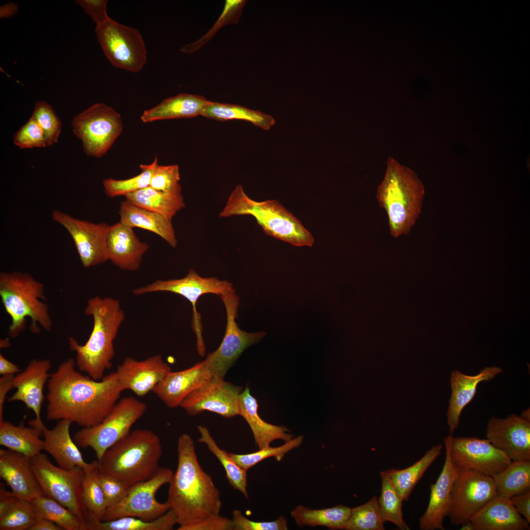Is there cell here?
I'll use <instances>...</instances> for the list:
<instances>
[{"mask_svg": "<svg viewBox=\"0 0 530 530\" xmlns=\"http://www.w3.org/2000/svg\"><path fill=\"white\" fill-rule=\"evenodd\" d=\"M178 524L174 512L170 509L159 518L147 521L133 517H123L107 521L89 518L86 530H171Z\"/></svg>", "mask_w": 530, "mask_h": 530, "instance_id": "74e56055", "label": "cell"}, {"mask_svg": "<svg viewBox=\"0 0 530 530\" xmlns=\"http://www.w3.org/2000/svg\"><path fill=\"white\" fill-rule=\"evenodd\" d=\"M233 288L232 284L227 280L216 277H203L195 270L190 269L182 278L167 280H157L145 286L135 289L132 292L135 295L158 292H169L180 294L186 298L193 307L192 328L197 338V349L203 356L206 349L202 335V324L200 314L196 310V303L203 294L213 293L220 296Z\"/></svg>", "mask_w": 530, "mask_h": 530, "instance_id": "4fadbf2b", "label": "cell"}, {"mask_svg": "<svg viewBox=\"0 0 530 530\" xmlns=\"http://www.w3.org/2000/svg\"><path fill=\"white\" fill-rule=\"evenodd\" d=\"M442 448L441 444L433 446L419 460L407 468H391L385 471L403 501L408 500L425 471L440 455Z\"/></svg>", "mask_w": 530, "mask_h": 530, "instance_id": "e575fe53", "label": "cell"}, {"mask_svg": "<svg viewBox=\"0 0 530 530\" xmlns=\"http://www.w3.org/2000/svg\"><path fill=\"white\" fill-rule=\"evenodd\" d=\"M0 477L17 497L31 501L43 494L30 458L7 449H0Z\"/></svg>", "mask_w": 530, "mask_h": 530, "instance_id": "cb8c5ba5", "label": "cell"}, {"mask_svg": "<svg viewBox=\"0 0 530 530\" xmlns=\"http://www.w3.org/2000/svg\"><path fill=\"white\" fill-rule=\"evenodd\" d=\"M497 495L510 499L530 491V461H512L492 477Z\"/></svg>", "mask_w": 530, "mask_h": 530, "instance_id": "8d00e7d4", "label": "cell"}, {"mask_svg": "<svg viewBox=\"0 0 530 530\" xmlns=\"http://www.w3.org/2000/svg\"><path fill=\"white\" fill-rule=\"evenodd\" d=\"M380 476L382 487L378 502L385 522H392L402 530H410L403 519L402 498L386 472H381Z\"/></svg>", "mask_w": 530, "mask_h": 530, "instance_id": "60d3db41", "label": "cell"}, {"mask_svg": "<svg viewBox=\"0 0 530 530\" xmlns=\"http://www.w3.org/2000/svg\"><path fill=\"white\" fill-rule=\"evenodd\" d=\"M52 217L72 237L84 267L109 260L107 237L110 226L105 222L94 223L80 220L57 210L53 211Z\"/></svg>", "mask_w": 530, "mask_h": 530, "instance_id": "2e32d148", "label": "cell"}, {"mask_svg": "<svg viewBox=\"0 0 530 530\" xmlns=\"http://www.w3.org/2000/svg\"><path fill=\"white\" fill-rule=\"evenodd\" d=\"M76 366L70 358L51 373L47 419H68L82 427L94 426L109 414L123 391L115 371L97 380L77 371Z\"/></svg>", "mask_w": 530, "mask_h": 530, "instance_id": "6da1fadb", "label": "cell"}, {"mask_svg": "<svg viewBox=\"0 0 530 530\" xmlns=\"http://www.w3.org/2000/svg\"><path fill=\"white\" fill-rule=\"evenodd\" d=\"M119 214L120 222L124 225L148 230L160 236L171 247H176L177 240L172 220L126 200L121 203Z\"/></svg>", "mask_w": 530, "mask_h": 530, "instance_id": "4dcf8cb0", "label": "cell"}, {"mask_svg": "<svg viewBox=\"0 0 530 530\" xmlns=\"http://www.w3.org/2000/svg\"><path fill=\"white\" fill-rule=\"evenodd\" d=\"M303 436L300 435L286 442L285 444L278 447L268 446L259 450L247 454H236L228 453L229 456L239 467L247 471L258 463L265 459L273 457L280 461L290 450L298 448L302 444Z\"/></svg>", "mask_w": 530, "mask_h": 530, "instance_id": "f6af8a7d", "label": "cell"}, {"mask_svg": "<svg viewBox=\"0 0 530 530\" xmlns=\"http://www.w3.org/2000/svg\"><path fill=\"white\" fill-rule=\"evenodd\" d=\"M107 507L121 502L127 496L129 487L118 479L106 475L97 474Z\"/></svg>", "mask_w": 530, "mask_h": 530, "instance_id": "f5cc1de1", "label": "cell"}, {"mask_svg": "<svg viewBox=\"0 0 530 530\" xmlns=\"http://www.w3.org/2000/svg\"><path fill=\"white\" fill-rule=\"evenodd\" d=\"M171 371L159 355L142 361L126 358L115 373L123 391L130 390L138 397L147 395Z\"/></svg>", "mask_w": 530, "mask_h": 530, "instance_id": "7402d4cb", "label": "cell"}, {"mask_svg": "<svg viewBox=\"0 0 530 530\" xmlns=\"http://www.w3.org/2000/svg\"><path fill=\"white\" fill-rule=\"evenodd\" d=\"M72 424L69 420L62 419L52 429L45 426L43 429L44 450L50 453L63 469L71 470L78 466L85 472L89 471L99 465V461L87 463L83 460L78 445L70 435Z\"/></svg>", "mask_w": 530, "mask_h": 530, "instance_id": "d4e9b609", "label": "cell"}, {"mask_svg": "<svg viewBox=\"0 0 530 530\" xmlns=\"http://www.w3.org/2000/svg\"><path fill=\"white\" fill-rule=\"evenodd\" d=\"M385 521L378 499L373 496L366 504L351 508L346 530H383Z\"/></svg>", "mask_w": 530, "mask_h": 530, "instance_id": "7bdbcfd3", "label": "cell"}, {"mask_svg": "<svg viewBox=\"0 0 530 530\" xmlns=\"http://www.w3.org/2000/svg\"><path fill=\"white\" fill-rule=\"evenodd\" d=\"M197 429L201 435L198 441L205 444L209 450L218 459L225 470L230 484L248 499L247 471L236 464L228 452L219 448L207 428L198 425Z\"/></svg>", "mask_w": 530, "mask_h": 530, "instance_id": "ab89813d", "label": "cell"}, {"mask_svg": "<svg viewBox=\"0 0 530 530\" xmlns=\"http://www.w3.org/2000/svg\"><path fill=\"white\" fill-rule=\"evenodd\" d=\"M37 516L47 519L65 530H86V526L71 510L42 494L30 501Z\"/></svg>", "mask_w": 530, "mask_h": 530, "instance_id": "f35d334b", "label": "cell"}, {"mask_svg": "<svg viewBox=\"0 0 530 530\" xmlns=\"http://www.w3.org/2000/svg\"><path fill=\"white\" fill-rule=\"evenodd\" d=\"M462 530H474L473 525L471 522H468L461 525Z\"/></svg>", "mask_w": 530, "mask_h": 530, "instance_id": "03108f58", "label": "cell"}, {"mask_svg": "<svg viewBox=\"0 0 530 530\" xmlns=\"http://www.w3.org/2000/svg\"><path fill=\"white\" fill-rule=\"evenodd\" d=\"M95 32L104 53L115 67L140 72L147 62V51L140 32L109 18L97 25Z\"/></svg>", "mask_w": 530, "mask_h": 530, "instance_id": "8fae6325", "label": "cell"}, {"mask_svg": "<svg viewBox=\"0 0 530 530\" xmlns=\"http://www.w3.org/2000/svg\"><path fill=\"white\" fill-rule=\"evenodd\" d=\"M202 116L220 121L241 120L252 123L265 130H268L275 123L274 119L268 114L238 105L214 102L205 108Z\"/></svg>", "mask_w": 530, "mask_h": 530, "instance_id": "d590c367", "label": "cell"}, {"mask_svg": "<svg viewBox=\"0 0 530 530\" xmlns=\"http://www.w3.org/2000/svg\"><path fill=\"white\" fill-rule=\"evenodd\" d=\"M11 492L5 489L3 484L0 482V517L5 515L19 500Z\"/></svg>", "mask_w": 530, "mask_h": 530, "instance_id": "6f0895ef", "label": "cell"}, {"mask_svg": "<svg viewBox=\"0 0 530 530\" xmlns=\"http://www.w3.org/2000/svg\"><path fill=\"white\" fill-rule=\"evenodd\" d=\"M76 2L82 7L96 26L104 23L109 18L106 11L107 0H77Z\"/></svg>", "mask_w": 530, "mask_h": 530, "instance_id": "11a10c76", "label": "cell"}, {"mask_svg": "<svg viewBox=\"0 0 530 530\" xmlns=\"http://www.w3.org/2000/svg\"><path fill=\"white\" fill-rule=\"evenodd\" d=\"M84 314L93 319L90 337L84 345L70 337L69 347L76 353V364L79 371L99 380L111 367L115 355L113 342L125 319V313L118 300L96 296L88 300Z\"/></svg>", "mask_w": 530, "mask_h": 530, "instance_id": "3957f363", "label": "cell"}, {"mask_svg": "<svg viewBox=\"0 0 530 530\" xmlns=\"http://www.w3.org/2000/svg\"><path fill=\"white\" fill-rule=\"evenodd\" d=\"M246 1L243 0H226L223 12L213 27L198 40L183 46L181 51L186 53H192L211 40L218 28L229 23H238Z\"/></svg>", "mask_w": 530, "mask_h": 530, "instance_id": "bcb514c9", "label": "cell"}, {"mask_svg": "<svg viewBox=\"0 0 530 530\" xmlns=\"http://www.w3.org/2000/svg\"><path fill=\"white\" fill-rule=\"evenodd\" d=\"M182 189L172 193L158 191L147 186L125 196L135 205L158 212L172 220L185 207Z\"/></svg>", "mask_w": 530, "mask_h": 530, "instance_id": "d6a6232c", "label": "cell"}, {"mask_svg": "<svg viewBox=\"0 0 530 530\" xmlns=\"http://www.w3.org/2000/svg\"><path fill=\"white\" fill-rule=\"evenodd\" d=\"M31 117L42 129L47 146L56 143L61 131L62 124L52 106L46 101H36Z\"/></svg>", "mask_w": 530, "mask_h": 530, "instance_id": "7dc6e473", "label": "cell"}, {"mask_svg": "<svg viewBox=\"0 0 530 530\" xmlns=\"http://www.w3.org/2000/svg\"><path fill=\"white\" fill-rule=\"evenodd\" d=\"M258 406L257 399L246 387L239 396V415L248 423L259 449L270 446L276 439L286 442L293 438L292 435L286 433L290 430L285 426L273 425L262 419L258 413Z\"/></svg>", "mask_w": 530, "mask_h": 530, "instance_id": "f1b7e54d", "label": "cell"}, {"mask_svg": "<svg viewBox=\"0 0 530 530\" xmlns=\"http://www.w3.org/2000/svg\"><path fill=\"white\" fill-rule=\"evenodd\" d=\"M149 248L146 242L139 239L133 228L120 221L110 226L107 237L109 260L119 268L137 270Z\"/></svg>", "mask_w": 530, "mask_h": 530, "instance_id": "484cf974", "label": "cell"}, {"mask_svg": "<svg viewBox=\"0 0 530 530\" xmlns=\"http://www.w3.org/2000/svg\"><path fill=\"white\" fill-rule=\"evenodd\" d=\"M0 296L12 322L8 336L17 338L26 328V318L31 319L29 327L33 334H39L38 323L50 332L53 322L46 300L44 286L30 274L19 271L0 273Z\"/></svg>", "mask_w": 530, "mask_h": 530, "instance_id": "8992f818", "label": "cell"}, {"mask_svg": "<svg viewBox=\"0 0 530 530\" xmlns=\"http://www.w3.org/2000/svg\"><path fill=\"white\" fill-rule=\"evenodd\" d=\"M424 194V186L415 172L389 157L376 196L387 213L392 237L409 234L421 212Z\"/></svg>", "mask_w": 530, "mask_h": 530, "instance_id": "5b68a950", "label": "cell"}, {"mask_svg": "<svg viewBox=\"0 0 530 530\" xmlns=\"http://www.w3.org/2000/svg\"><path fill=\"white\" fill-rule=\"evenodd\" d=\"M14 374H5L0 378V422L3 421V406L6 395L14 388Z\"/></svg>", "mask_w": 530, "mask_h": 530, "instance_id": "680465c9", "label": "cell"}, {"mask_svg": "<svg viewBox=\"0 0 530 530\" xmlns=\"http://www.w3.org/2000/svg\"><path fill=\"white\" fill-rule=\"evenodd\" d=\"M486 438L512 461H530V422L512 414L504 419L492 416L487 423Z\"/></svg>", "mask_w": 530, "mask_h": 530, "instance_id": "d6986e66", "label": "cell"}, {"mask_svg": "<svg viewBox=\"0 0 530 530\" xmlns=\"http://www.w3.org/2000/svg\"><path fill=\"white\" fill-rule=\"evenodd\" d=\"M212 377L205 360L187 369L169 371L152 391L167 407L173 408L179 406L187 396Z\"/></svg>", "mask_w": 530, "mask_h": 530, "instance_id": "603a6c76", "label": "cell"}, {"mask_svg": "<svg viewBox=\"0 0 530 530\" xmlns=\"http://www.w3.org/2000/svg\"><path fill=\"white\" fill-rule=\"evenodd\" d=\"M62 528L47 519L37 516L29 530H62Z\"/></svg>", "mask_w": 530, "mask_h": 530, "instance_id": "91938a15", "label": "cell"}, {"mask_svg": "<svg viewBox=\"0 0 530 530\" xmlns=\"http://www.w3.org/2000/svg\"><path fill=\"white\" fill-rule=\"evenodd\" d=\"M25 426L23 422L15 425L8 421L0 422V445L31 458L44 450L43 429Z\"/></svg>", "mask_w": 530, "mask_h": 530, "instance_id": "1f68e13d", "label": "cell"}, {"mask_svg": "<svg viewBox=\"0 0 530 530\" xmlns=\"http://www.w3.org/2000/svg\"><path fill=\"white\" fill-rule=\"evenodd\" d=\"M497 495L493 478L473 471L459 470L453 483L448 516L454 526L472 518Z\"/></svg>", "mask_w": 530, "mask_h": 530, "instance_id": "9a60e30c", "label": "cell"}, {"mask_svg": "<svg viewBox=\"0 0 530 530\" xmlns=\"http://www.w3.org/2000/svg\"><path fill=\"white\" fill-rule=\"evenodd\" d=\"M21 371V369L17 365L8 361L1 353L0 354V374L1 375L14 374Z\"/></svg>", "mask_w": 530, "mask_h": 530, "instance_id": "94428289", "label": "cell"}, {"mask_svg": "<svg viewBox=\"0 0 530 530\" xmlns=\"http://www.w3.org/2000/svg\"><path fill=\"white\" fill-rule=\"evenodd\" d=\"M226 311L227 324L223 340L218 348L209 353L205 359L212 377L224 379L229 369L247 347L257 344L265 336L264 331L248 333L240 329L236 318L239 299L233 288L219 296Z\"/></svg>", "mask_w": 530, "mask_h": 530, "instance_id": "7c38bea8", "label": "cell"}, {"mask_svg": "<svg viewBox=\"0 0 530 530\" xmlns=\"http://www.w3.org/2000/svg\"><path fill=\"white\" fill-rule=\"evenodd\" d=\"M502 372V370L496 366L486 367L472 376L457 370L451 372L450 379L451 394L447 414L450 434L452 435L458 427L461 413L474 397L478 384L492 380Z\"/></svg>", "mask_w": 530, "mask_h": 530, "instance_id": "4316f807", "label": "cell"}, {"mask_svg": "<svg viewBox=\"0 0 530 530\" xmlns=\"http://www.w3.org/2000/svg\"><path fill=\"white\" fill-rule=\"evenodd\" d=\"M52 367L49 359H34L30 360L26 368L13 379L16 391L8 398L9 402L20 401L32 410L35 419L29 421V425L43 429L45 427L41 418V410L44 398V386L50 376L49 371Z\"/></svg>", "mask_w": 530, "mask_h": 530, "instance_id": "44dd1931", "label": "cell"}, {"mask_svg": "<svg viewBox=\"0 0 530 530\" xmlns=\"http://www.w3.org/2000/svg\"><path fill=\"white\" fill-rule=\"evenodd\" d=\"M180 179L178 165L157 164L152 173L149 186L158 191L172 193L182 189Z\"/></svg>", "mask_w": 530, "mask_h": 530, "instance_id": "681fc988", "label": "cell"}, {"mask_svg": "<svg viewBox=\"0 0 530 530\" xmlns=\"http://www.w3.org/2000/svg\"><path fill=\"white\" fill-rule=\"evenodd\" d=\"M30 461L43 494L71 510L86 526L88 513L82 496L85 471L78 466L71 470L56 466L41 452Z\"/></svg>", "mask_w": 530, "mask_h": 530, "instance_id": "ba28073f", "label": "cell"}, {"mask_svg": "<svg viewBox=\"0 0 530 530\" xmlns=\"http://www.w3.org/2000/svg\"><path fill=\"white\" fill-rule=\"evenodd\" d=\"M521 416L527 421L530 422V409H527L523 410Z\"/></svg>", "mask_w": 530, "mask_h": 530, "instance_id": "be15d7a7", "label": "cell"}, {"mask_svg": "<svg viewBox=\"0 0 530 530\" xmlns=\"http://www.w3.org/2000/svg\"><path fill=\"white\" fill-rule=\"evenodd\" d=\"M178 464L169 482L166 502L180 526L220 513L222 501L212 477L198 462L195 446L189 435L178 438Z\"/></svg>", "mask_w": 530, "mask_h": 530, "instance_id": "7a4b0ae2", "label": "cell"}, {"mask_svg": "<svg viewBox=\"0 0 530 530\" xmlns=\"http://www.w3.org/2000/svg\"><path fill=\"white\" fill-rule=\"evenodd\" d=\"M37 516L30 501L19 499L5 515L0 517V530H29Z\"/></svg>", "mask_w": 530, "mask_h": 530, "instance_id": "c3c4849f", "label": "cell"}, {"mask_svg": "<svg viewBox=\"0 0 530 530\" xmlns=\"http://www.w3.org/2000/svg\"><path fill=\"white\" fill-rule=\"evenodd\" d=\"M14 144L21 149L44 148L47 146L45 135L31 116L14 135Z\"/></svg>", "mask_w": 530, "mask_h": 530, "instance_id": "f907efd6", "label": "cell"}, {"mask_svg": "<svg viewBox=\"0 0 530 530\" xmlns=\"http://www.w3.org/2000/svg\"><path fill=\"white\" fill-rule=\"evenodd\" d=\"M99 465L85 472L82 482V500L88 518L102 521L107 508L105 495L98 482Z\"/></svg>", "mask_w": 530, "mask_h": 530, "instance_id": "b9f144b4", "label": "cell"}, {"mask_svg": "<svg viewBox=\"0 0 530 530\" xmlns=\"http://www.w3.org/2000/svg\"><path fill=\"white\" fill-rule=\"evenodd\" d=\"M252 215L266 234L295 246H312L314 238L301 222L278 201L258 202L237 185L229 197L220 217Z\"/></svg>", "mask_w": 530, "mask_h": 530, "instance_id": "52a82bcc", "label": "cell"}, {"mask_svg": "<svg viewBox=\"0 0 530 530\" xmlns=\"http://www.w3.org/2000/svg\"><path fill=\"white\" fill-rule=\"evenodd\" d=\"M161 455L158 435L150 430L134 429L106 450L98 460L99 473L130 487L155 475Z\"/></svg>", "mask_w": 530, "mask_h": 530, "instance_id": "277c9868", "label": "cell"}, {"mask_svg": "<svg viewBox=\"0 0 530 530\" xmlns=\"http://www.w3.org/2000/svg\"><path fill=\"white\" fill-rule=\"evenodd\" d=\"M157 164L158 157L156 156L151 163L139 165L141 172L136 176L124 180L104 179L102 183L106 194L110 197L126 196L149 186L152 173Z\"/></svg>", "mask_w": 530, "mask_h": 530, "instance_id": "ee69618b", "label": "cell"}, {"mask_svg": "<svg viewBox=\"0 0 530 530\" xmlns=\"http://www.w3.org/2000/svg\"><path fill=\"white\" fill-rule=\"evenodd\" d=\"M211 102L202 96L180 93L167 98L155 106L144 110L140 119L143 123H149L202 116L205 108Z\"/></svg>", "mask_w": 530, "mask_h": 530, "instance_id": "f546056e", "label": "cell"}, {"mask_svg": "<svg viewBox=\"0 0 530 530\" xmlns=\"http://www.w3.org/2000/svg\"><path fill=\"white\" fill-rule=\"evenodd\" d=\"M450 454L459 470L476 471L491 477L504 469L512 461L487 439L474 437H453Z\"/></svg>", "mask_w": 530, "mask_h": 530, "instance_id": "e0dca14e", "label": "cell"}, {"mask_svg": "<svg viewBox=\"0 0 530 530\" xmlns=\"http://www.w3.org/2000/svg\"><path fill=\"white\" fill-rule=\"evenodd\" d=\"M18 11V6L13 3H9L0 6V18H9L14 16Z\"/></svg>", "mask_w": 530, "mask_h": 530, "instance_id": "6125c7cd", "label": "cell"}, {"mask_svg": "<svg viewBox=\"0 0 530 530\" xmlns=\"http://www.w3.org/2000/svg\"><path fill=\"white\" fill-rule=\"evenodd\" d=\"M73 131L88 156L101 158L121 133V115L105 103H97L74 116Z\"/></svg>", "mask_w": 530, "mask_h": 530, "instance_id": "30bf717a", "label": "cell"}, {"mask_svg": "<svg viewBox=\"0 0 530 530\" xmlns=\"http://www.w3.org/2000/svg\"><path fill=\"white\" fill-rule=\"evenodd\" d=\"M452 437V435L449 434L444 439L445 460L437 481L430 485L429 502L419 520L422 530H444L443 521L449 514L452 486L459 472L451 457Z\"/></svg>", "mask_w": 530, "mask_h": 530, "instance_id": "ffe728a7", "label": "cell"}, {"mask_svg": "<svg viewBox=\"0 0 530 530\" xmlns=\"http://www.w3.org/2000/svg\"><path fill=\"white\" fill-rule=\"evenodd\" d=\"M243 388L212 377L181 402L179 406L191 416L210 411L230 418L239 415V399Z\"/></svg>", "mask_w": 530, "mask_h": 530, "instance_id": "ac0fdd59", "label": "cell"}, {"mask_svg": "<svg viewBox=\"0 0 530 530\" xmlns=\"http://www.w3.org/2000/svg\"><path fill=\"white\" fill-rule=\"evenodd\" d=\"M177 530H233L232 519L219 514L210 515L196 522L180 526Z\"/></svg>", "mask_w": 530, "mask_h": 530, "instance_id": "db71d44e", "label": "cell"}, {"mask_svg": "<svg viewBox=\"0 0 530 530\" xmlns=\"http://www.w3.org/2000/svg\"><path fill=\"white\" fill-rule=\"evenodd\" d=\"M10 342L8 339L0 340V348H6L10 346Z\"/></svg>", "mask_w": 530, "mask_h": 530, "instance_id": "e7e4bbea", "label": "cell"}, {"mask_svg": "<svg viewBox=\"0 0 530 530\" xmlns=\"http://www.w3.org/2000/svg\"><path fill=\"white\" fill-rule=\"evenodd\" d=\"M351 513V508L343 505L335 507L312 509L299 505L291 512L300 527L310 526H325L333 530L344 529Z\"/></svg>", "mask_w": 530, "mask_h": 530, "instance_id": "836d02e7", "label": "cell"}, {"mask_svg": "<svg viewBox=\"0 0 530 530\" xmlns=\"http://www.w3.org/2000/svg\"><path fill=\"white\" fill-rule=\"evenodd\" d=\"M517 512L530 524V491L510 498Z\"/></svg>", "mask_w": 530, "mask_h": 530, "instance_id": "9f6ffc18", "label": "cell"}, {"mask_svg": "<svg viewBox=\"0 0 530 530\" xmlns=\"http://www.w3.org/2000/svg\"><path fill=\"white\" fill-rule=\"evenodd\" d=\"M474 530H528L530 524L510 499L497 495L472 518Z\"/></svg>", "mask_w": 530, "mask_h": 530, "instance_id": "83f0119b", "label": "cell"}, {"mask_svg": "<svg viewBox=\"0 0 530 530\" xmlns=\"http://www.w3.org/2000/svg\"><path fill=\"white\" fill-rule=\"evenodd\" d=\"M147 410V405L132 397L121 399L98 424L82 427L73 440L81 448H91L100 460L106 450L130 432L133 424Z\"/></svg>", "mask_w": 530, "mask_h": 530, "instance_id": "9c48e42d", "label": "cell"}, {"mask_svg": "<svg viewBox=\"0 0 530 530\" xmlns=\"http://www.w3.org/2000/svg\"><path fill=\"white\" fill-rule=\"evenodd\" d=\"M173 473L166 467H159L151 478L129 487L126 497L120 503L107 508L103 521L123 517H133L147 521L161 516L170 507L165 502H159L156 495L163 485L169 483Z\"/></svg>", "mask_w": 530, "mask_h": 530, "instance_id": "5bb4252c", "label": "cell"}, {"mask_svg": "<svg viewBox=\"0 0 530 530\" xmlns=\"http://www.w3.org/2000/svg\"><path fill=\"white\" fill-rule=\"evenodd\" d=\"M232 521L235 530H286L288 522L283 516L270 522H255L245 517L238 510L233 512Z\"/></svg>", "mask_w": 530, "mask_h": 530, "instance_id": "816d5d0a", "label": "cell"}]
</instances>
